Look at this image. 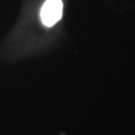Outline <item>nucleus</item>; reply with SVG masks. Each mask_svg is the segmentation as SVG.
Listing matches in <instances>:
<instances>
[{
	"mask_svg": "<svg viewBox=\"0 0 135 135\" xmlns=\"http://www.w3.org/2000/svg\"><path fill=\"white\" fill-rule=\"evenodd\" d=\"M62 0H46L41 9V20L46 27L54 26L62 17Z\"/></svg>",
	"mask_w": 135,
	"mask_h": 135,
	"instance_id": "f257e3e1",
	"label": "nucleus"
}]
</instances>
